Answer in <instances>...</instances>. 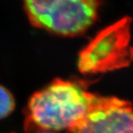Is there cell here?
Wrapping results in <instances>:
<instances>
[{"label":"cell","instance_id":"1","mask_svg":"<svg viewBox=\"0 0 133 133\" xmlns=\"http://www.w3.org/2000/svg\"><path fill=\"white\" fill-rule=\"evenodd\" d=\"M98 96L78 82L55 79L30 99L26 113V130H69L91 111Z\"/></svg>","mask_w":133,"mask_h":133},{"label":"cell","instance_id":"2","mask_svg":"<svg viewBox=\"0 0 133 133\" xmlns=\"http://www.w3.org/2000/svg\"><path fill=\"white\" fill-rule=\"evenodd\" d=\"M31 23L63 36L78 35L96 20L100 0H23Z\"/></svg>","mask_w":133,"mask_h":133},{"label":"cell","instance_id":"3","mask_svg":"<svg viewBox=\"0 0 133 133\" xmlns=\"http://www.w3.org/2000/svg\"><path fill=\"white\" fill-rule=\"evenodd\" d=\"M131 23V18L124 17L99 31L80 51L79 71L98 74L128 66L133 60Z\"/></svg>","mask_w":133,"mask_h":133},{"label":"cell","instance_id":"4","mask_svg":"<svg viewBox=\"0 0 133 133\" xmlns=\"http://www.w3.org/2000/svg\"><path fill=\"white\" fill-rule=\"evenodd\" d=\"M68 133H133L132 103L99 96L91 111Z\"/></svg>","mask_w":133,"mask_h":133},{"label":"cell","instance_id":"5","mask_svg":"<svg viewBox=\"0 0 133 133\" xmlns=\"http://www.w3.org/2000/svg\"><path fill=\"white\" fill-rule=\"evenodd\" d=\"M15 103L11 93L0 86V119L9 116L14 111Z\"/></svg>","mask_w":133,"mask_h":133},{"label":"cell","instance_id":"6","mask_svg":"<svg viewBox=\"0 0 133 133\" xmlns=\"http://www.w3.org/2000/svg\"><path fill=\"white\" fill-rule=\"evenodd\" d=\"M37 133H55L53 131H37Z\"/></svg>","mask_w":133,"mask_h":133}]
</instances>
